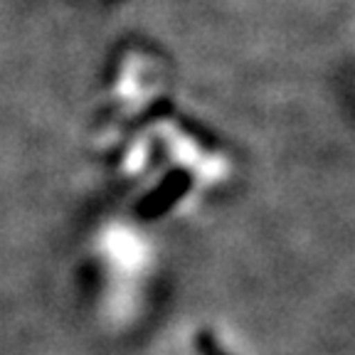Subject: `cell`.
I'll return each mask as SVG.
<instances>
[{"instance_id":"6da1fadb","label":"cell","mask_w":355,"mask_h":355,"mask_svg":"<svg viewBox=\"0 0 355 355\" xmlns=\"http://www.w3.org/2000/svg\"><path fill=\"white\" fill-rule=\"evenodd\" d=\"M185 188H188V175H185V173H171V175L163 180L161 188L153 190V193L141 202L139 212L146 217L158 215V212H163L166 207H171L173 202L185 193Z\"/></svg>"},{"instance_id":"7a4b0ae2","label":"cell","mask_w":355,"mask_h":355,"mask_svg":"<svg viewBox=\"0 0 355 355\" xmlns=\"http://www.w3.org/2000/svg\"><path fill=\"white\" fill-rule=\"evenodd\" d=\"M195 345H198V350L202 355H227L225 350H222V345L217 343L215 338H212L210 333H198V338H195Z\"/></svg>"}]
</instances>
